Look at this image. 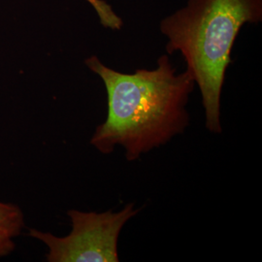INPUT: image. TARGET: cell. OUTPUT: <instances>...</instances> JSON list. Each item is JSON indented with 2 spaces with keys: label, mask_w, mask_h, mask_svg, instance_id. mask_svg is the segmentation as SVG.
<instances>
[{
  "label": "cell",
  "mask_w": 262,
  "mask_h": 262,
  "mask_svg": "<svg viewBox=\"0 0 262 262\" xmlns=\"http://www.w3.org/2000/svg\"><path fill=\"white\" fill-rule=\"evenodd\" d=\"M85 64L101 78L107 91V118L90 142L96 150L107 155L120 145L126 159L134 161L186 130V107L195 83L187 70L178 74L168 56H160L157 68L133 74L109 68L95 56Z\"/></svg>",
  "instance_id": "1"
},
{
  "label": "cell",
  "mask_w": 262,
  "mask_h": 262,
  "mask_svg": "<svg viewBox=\"0 0 262 262\" xmlns=\"http://www.w3.org/2000/svg\"><path fill=\"white\" fill-rule=\"evenodd\" d=\"M262 19V0H189L163 19L168 54L181 52L202 97L207 129L222 133L221 96L235 39L245 24Z\"/></svg>",
  "instance_id": "2"
},
{
  "label": "cell",
  "mask_w": 262,
  "mask_h": 262,
  "mask_svg": "<svg viewBox=\"0 0 262 262\" xmlns=\"http://www.w3.org/2000/svg\"><path fill=\"white\" fill-rule=\"evenodd\" d=\"M133 203L119 213L69 210L72 230L64 237L29 228L28 235L48 247L49 262H118V243L124 225L137 215Z\"/></svg>",
  "instance_id": "3"
},
{
  "label": "cell",
  "mask_w": 262,
  "mask_h": 262,
  "mask_svg": "<svg viewBox=\"0 0 262 262\" xmlns=\"http://www.w3.org/2000/svg\"><path fill=\"white\" fill-rule=\"evenodd\" d=\"M25 215L17 204L0 201V257L16 249L15 239L25 228Z\"/></svg>",
  "instance_id": "4"
},
{
  "label": "cell",
  "mask_w": 262,
  "mask_h": 262,
  "mask_svg": "<svg viewBox=\"0 0 262 262\" xmlns=\"http://www.w3.org/2000/svg\"><path fill=\"white\" fill-rule=\"evenodd\" d=\"M96 11L101 24L105 28L114 30L122 28V21L113 11L110 5L102 0H86Z\"/></svg>",
  "instance_id": "5"
}]
</instances>
